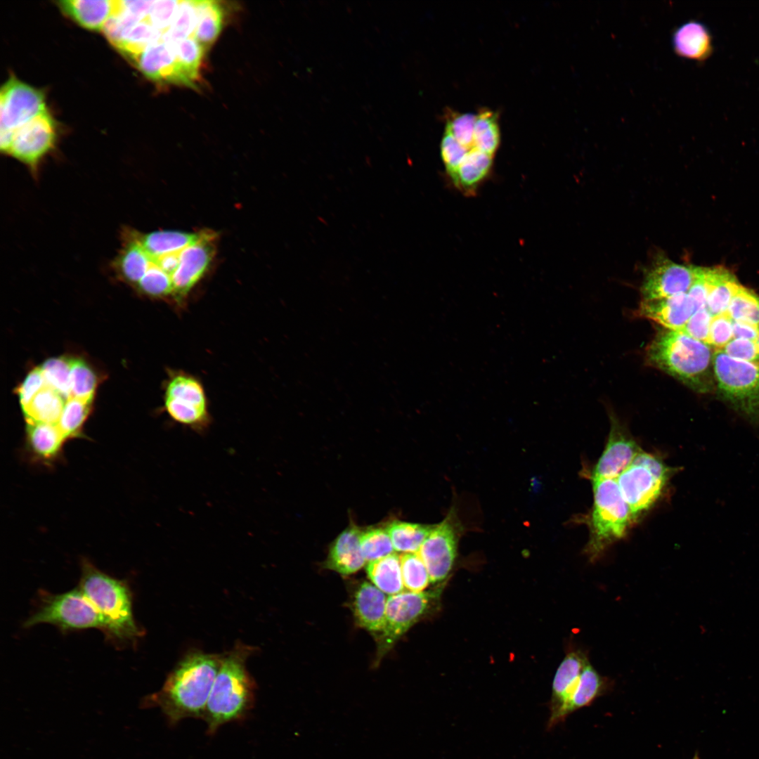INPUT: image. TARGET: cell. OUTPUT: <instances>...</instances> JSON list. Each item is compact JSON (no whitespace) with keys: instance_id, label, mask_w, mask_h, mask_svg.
<instances>
[{"instance_id":"obj_1","label":"cell","mask_w":759,"mask_h":759,"mask_svg":"<svg viewBox=\"0 0 759 759\" xmlns=\"http://www.w3.org/2000/svg\"><path fill=\"white\" fill-rule=\"evenodd\" d=\"M223 654L187 653L168 674L162 688L144 697L142 708H158L169 725L187 718L202 719Z\"/></svg>"},{"instance_id":"obj_2","label":"cell","mask_w":759,"mask_h":759,"mask_svg":"<svg viewBox=\"0 0 759 759\" xmlns=\"http://www.w3.org/2000/svg\"><path fill=\"white\" fill-rule=\"evenodd\" d=\"M256 650L237 642L223 653L202 718L208 734H214L224 724L245 720L254 708L257 685L246 663Z\"/></svg>"},{"instance_id":"obj_3","label":"cell","mask_w":759,"mask_h":759,"mask_svg":"<svg viewBox=\"0 0 759 759\" xmlns=\"http://www.w3.org/2000/svg\"><path fill=\"white\" fill-rule=\"evenodd\" d=\"M81 571L78 588L98 611L107 641L118 648L134 645L143 632L134 616L128 583L103 572L86 559L81 562Z\"/></svg>"},{"instance_id":"obj_4","label":"cell","mask_w":759,"mask_h":759,"mask_svg":"<svg viewBox=\"0 0 759 759\" xmlns=\"http://www.w3.org/2000/svg\"><path fill=\"white\" fill-rule=\"evenodd\" d=\"M713 356L710 345L661 327L646 349L649 365L699 393L714 387Z\"/></svg>"},{"instance_id":"obj_5","label":"cell","mask_w":759,"mask_h":759,"mask_svg":"<svg viewBox=\"0 0 759 759\" xmlns=\"http://www.w3.org/2000/svg\"><path fill=\"white\" fill-rule=\"evenodd\" d=\"M593 505L588 517L589 539L584 552L590 562L623 539L635 523L616 479H592Z\"/></svg>"},{"instance_id":"obj_6","label":"cell","mask_w":759,"mask_h":759,"mask_svg":"<svg viewBox=\"0 0 759 759\" xmlns=\"http://www.w3.org/2000/svg\"><path fill=\"white\" fill-rule=\"evenodd\" d=\"M679 469L668 466L658 455L642 450L616 478L635 521L656 505Z\"/></svg>"},{"instance_id":"obj_7","label":"cell","mask_w":759,"mask_h":759,"mask_svg":"<svg viewBox=\"0 0 759 759\" xmlns=\"http://www.w3.org/2000/svg\"><path fill=\"white\" fill-rule=\"evenodd\" d=\"M715 380L722 398L753 424L759 422V365L713 353Z\"/></svg>"},{"instance_id":"obj_8","label":"cell","mask_w":759,"mask_h":759,"mask_svg":"<svg viewBox=\"0 0 759 759\" xmlns=\"http://www.w3.org/2000/svg\"><path fill=\"white\" fill-rule=\"evenodd\" d=\"M42 623L53 625L62 632L103 628L98 611L79 588L61 594L39 591L37 607L23 627Z\"/></svg>"},{"instance_id":"obj_9","label":"cell","mask_w":759,"mask_h":759,"mask_svg":"<svg viewBox=\"0 0 759 759\" xmlns=\"http://www.w3.org/2000/svg\"><path fill=\"white\" fill-rule=\"evenodd\" d=\"M439 590L428 592L405 591L387 597L385 623L377 635L378 657L384 656L397 640L432 606Z\"/></svg>"},{"instance_id":"obj_10","label":"cell","mask_w":759,"mask_h":759,"mask_svg":"<svg viewBox=\"0 0 759 759\" xmlns=\"http://www.w3.org/2000/svg\"><path fill=\"white\" fill-rule=\"evenodd\" d=\"M56 141V122L46 110L13 131L6 154L36 173L40 162L53 149Z\"/></svg>"},{"instance_id":"obj_11","label":"cell","mask_w":759,"mask_h":759,"mask_svg":"<svg viewBox=\"0 0 759 759\" xmlns=\"http://www.w3.org/2000/svg\"><path fill=\"white\" fill-rule=\"evenodd\" d=\"M43 91L11 76L0 93V129L13 132L45 112Z\"/></svg>"},{"instance_id":"obj_12","label":"cell","mask_w":759,"mask_h":759,"mask_svg":"<svg viewBox=\"0 0 759 759\" xmlns=\"http://www.w3.org/2000/svg\"><path fill=\"white\" fill-rule=\"evenodd\" d=\"M216 238L213 231H200L198 238L182 250L179 266L171 276L173 296L176 300L183 299L207 271L214 254Z\"/></svg>"},{"instance_id":"obj_13","label":"cell","mask_w":759,"mask_h":759,"mask_svg":"<svg viewBox=\"0 0 759 759\" xmlns=\"http://www.w3.org/2000/svg\"><path fill=\"white\" fill-rule=\"evenodd\" d=\"M642 450L628 431L611 416L607 442L592 469L591 480L616 479Z\"/></svg>"},{"instance_id":"obj_14","label":"cell","mask_w":759,"mask_h":759,"mask_svg":"<svg viewBox=\"0 0 759 759\" xmlns=\"http://www.w3.org/2000/svg\"><path fill=\"white\" fill-rule=\"evenodd\" d=\"M417 553L427 569L432 583L447 577L457 553L456 529L450 518L434 526Z\"/></svg>"},{"instance_id":"obj_15","label":"cell","mask_w":759,"mask_h":759,"mask_svg":"<svg viewBox=\"0 0 759 759\" xmlns=\"http://www.w3.org/2000/svg\"><path fill=\"white\" fill-rule=\"evenodd\" d=\"M696 266L663 259L644 275L641 294L643 300L661 299L686 293L692 286Z\"/></svg>"},{"instance_id":"obj_16","label":"cell","mask_w":759,"mask_h":759,"mask_svg":"<svg viewBox=\"0 0 759 759\" xmlns=\"http://www.w3.org/2000/svg\"><path fill=\"white\" fill-rule=\"evenodd\" d=\"M131 62L153 81L189 87L195 86L178 62L174 45L162 38L144 48Z\"/></svg>"},{"instance_id":"obj_17","label":"cell","mask_w":759,"mask_h":759,"mask_svg":"<svg viewBox=\"0 0 759 759\" xmlns=\"http://www.w3.org/2000/svg\"><path fill=\"white\" fill-rule=\"evenodd\" d=\"M588 661L584 652L573 651L566 654L558 667L552 682L548 729H552L566 718L568 703Z\"/></svg>"},{"instance_id":"obj_18","label":"cell","mask_w":759,"mask_h":759,"mask_svg":"<svg viewBox=\"0 0 759 759\" xmlns=\"http://www.w3.org/2000/svg\"><path fill=\"white\" fill-rule=\"evenodd\" d=\"M695 311L696 305L686 292L661 299H642L635 313L656 322L661 327L680 331Z\"/></svg>"},{"instance_id":"obj_19","label":"cell","mask_w":759,"mask_h":759,"mask_svg":"<svg viewBox=\"0 0 759 759\" xmlns=\"http://www.w3.org/2000/svg\"><path fill=\"white\" fill-rule=\"evenodd\" d=\"M671 46L674 53L680 58L704 62L713 52V35L703 22L689 20L673 30Z\"/></svg>"},{"instance_id":"obj_20","label":"cell","mask_w":759,"mask_h":759,"mask_svg":"<svg viewBox=\"0 0 759 759\" xmlns=\"http://www.w3.org/2000/svg\"><path fill=\"white\" fill-rule=\"evenodd\" d=\"M67 440L57 424L27 423L25 448L34 461L48 465L55 462Z\"/></svg>"},{"instance_id":"obj_21","label":"cell","mask_w":759,"mask_h":759,"mask_svg":"<svg viewBox=\"0 0 759 759\" xmlns=\"http://www.w3.org/2000/svg\"><path fill=\"white\" fill-rule=\"evenodd\" d=\"M387 598L386 594L373 584L363 582L355 591L353 610L357 623L377 635L385 623Z\"/></svg>"},{"instance_id":"obj_22","label":"cell","mask_w":759,"mask_h":759,"mask_svg":"<svg viewBox=\"0 0 759 759\" xmlns=\"http://www.w3.org/2000/svg\"><path fill=\"white\" fill-rule=\"evenodd\" d=\"M361 533L356 526L342 531L330 548L325 567L343 576L361 569L365 562L361 549Z\"/></svg>"},{"instance_id":"obj_23","label":"cell","mask_w":759,"mask_h":759,"mask_svg":"<svg viewBox=\"0 0 759 759\" xmlns=\"http://www.w3.org/2000/svg\"><path fill=\"white\" fill-rule=\"evenodd\" d=\"M57 4L67 17L80 26L94 31L103 30L116 7V1L111 0H66Z\"/></svg>"},{"instance_id":"obj_24","label":"cell","mask_w":759,"mask_h":759,"mask_svg":"<svg viewBox=\"0 0 759 759\" xmlns=\"http://www.w3.org/2000/svg\"><path fill=\"white\" fill-rule=\"evenodd\" d=\"M493 157L476 148L469 150L455 174L450 178L454 186L467 195H473L488 176Z\"/></svg>"},{"instance_id":"obj_25","label":"cell","mask_w":759,"mask_h":759,"mask_svg":"<svg viewBox=\"0 0 759 759\" xmlns=\"http://www.w3.org/2000/svg\"><path fill=\"white\" fill-rule=\"evenodd\" d=\"M706 306L712 316L727 311L730 301L741 285L727 270L706 268Z\"/></svg>"},{"instance_id":"obj_26","label":"cell","mask_w":759,"mask_h":759,"mask_svg":"<svg viewBox=\"0 0 759 759\" xmlns=\"http://www.w3.org/2000/svg\"><path fill=\"white\" fill-rule=\"evenodd\" d=\"M366 571L372 584L384 594L394 595L403 592L404 585L400 555L394 552L370 562L366 566Z\"/></svg>"},{"instance_id":"obj_27","label":"cell","mask_w":759,"mask_h":759,"mask_svg":"<svg viewBox=\"0 0 759 759\" xmlns=\"http://www.w3.org/2000/svg\"><path fill=\"white\" fill-rule=\"evenodd\" d=\"M609 687L607 679L602 676L588 661L568 703L566 718L573 712L590 705L597 698L605 694Z\"/></svg>"},{"instance_id":"obj_28","label":"cell","mask_w":759,"mask_h":759,"mask_svg":"<svg viewBox=\"0 0 759 759\" xmlns=\"http://www.w3.org/2000/svg\"><path fill=\"white\" fill-rule=\"evenodd\" d=\"M135 233L141 245L151 256L179 252L194 242L200 234V232L179 231H156L146 234Z\"/></svg>"},{"instance_id":"obj_29","label":"cell","mask_w":759,"mask_h":759,"mask_svg":"<svg viewBox=\"0 0 759 759\" xmlns=\"http://www.w3.org/2000/svg\"><path fill=\"white\" fill-rule=\"evenodd\" d=\"M65 401L59 393L45 387L22 409L26 422L57 424Z\"/></svg>"},{"instance_id":"obj_30","label":"cell","mask_w":759,"mask_h":759,"mask_svg":"<svg viewBox=\"0 0 759 759\" xmlns=\"http://www.w3.org/2000/svg\"><path fill=\"white\" fill-rule=\"evenodd\" d=\"M197 25L193 37L206 50L218 37L223 24V9L215 1H195Z\"/></svg>"},{"instance_id":"obj_31","label":"cell","mask_w":759,"mask_h":759,"mask_svg":"<svg viewBox=\"0 0 759 759\" xmlns=\"http://www.w3.org/2000/svg\"><path fill=\"white\" fill-rule=\"evenodd\" d=\"M434 526L394 521L388 525L387 530L395 550L417 553Z\"/></svg>"},{"instance_id":"obj_32","label":"cell","mask_w":759,"mask_h":759,"mask_svg":"<svg viewBox=\"0 0 759 759\" xmlns=\"http://www.w3.org/2000/svg\"><path fill=\"white\" fill-rule=\"evenodd\" d=\"M164 397L208 408L205 392L201 382L195 377L183 372H175L170 376Z\"/></svg>"},{"instance_id":"obj_33","label":"cell","mask_w":759,"mask_h":759,"mask_svg":"<svg viewBox=\"0 0 759 759\" xmlns=\"http://www.w3.org/2000/svg\"><path fill=\"white\" fill-rule=\"evenodd\" d=\"M500 141V127L496 113L483 110L476 115L474 148L493 157Z\"/></svg>"},{"instance_id":"obj_34","label":"cell","mask_w":759,"mask_h":759,"mask_svg":"<svg viewBox=\"0 0 759 759\" xmlns=\"http://www.w3.org/2000/svg\"><path fill=\"white\" fill-rule=\"evenodd\" d=\"M92 404L91 400L70 397L66 400L57 423L66 439L84 437L82 428Z\"/></svg>"},{"instance_id":"obj_35","label":"cell","mask_w":759,"mask_h":759,"mask_svg":"<svg viewBox=\"0 0 759 759\" xmlns=\"http://www.w3.org/2000/svg\"><path fill=\"white\" fill-rule=\"evenodd\" d=\"M195 1H180L178 10L169 29L163 33L162 39L171 44L193 37L197 25Z\"/></svg>"},{"instance_id":"obj_36","label":"cell","mask_w":759,"mask_h":759,"mask_svg":"<svg viewBox=\"0 0 759 759\" xmlns=\"http://www.w3.org/2000/svg\"><path fill=\"white\" fill-rule=\"evenodd\" d=\"M72 358L64 356L46 360L41 366L46 387L65 400L70 397Z\"/></svg>"},{"instance_id":"obj_37","label":"cell","mask_w":759,"mask_h":759,"mask_svg":"<svg viewBox=\"0 0 759 759\" xmlns=\"http://www.w3.org/2000/svg\"><path fill=\"white\" fill-rule=\"evenodd\" d=\"M727 313L732 320L751 324L759 330V296L740 286L733 296Z\"/></svg>"},{"instance_id":"obj_38","label":"cell","mask_w":759,"mask_h":759,"mask_svg":"<svg viewBox=\"0 0 759 759\" xmlns=\"http://www.w3.org/2000/svg\"><path fill=\"white\" fill-rule=\"evenodd\" d=\"M400 559L404 588L411 592L423 591L431 582L427 569L419 554L403 553Z\"/></svg>"},{"instance_id":"obj_39","label":"cell","mask_w":759,"mask_h":759,"mask_svg":"<svg viewBox=\"0 0 759 759\" xmlns=\"http://www.w3.org/2000/svg\"><path fill=\"white\" fill-rule=\"evenodd\" d=\"M361 549L365 562H372L394 553V547L386 529L372 528L361 533Z\"/></svg>"},{"instance_id":"obj_40","label":"cell","mask_w":759,"mask_h":759,"mask_svg":"<svg viewBox=\"0 0 759 759\" xmlns=\"http://www.w3.org/2000/svg\"><path fill=\"white\" fill-rule=\"evenodd\" d=\"M97 386L95 372L83 360H72L70 397L93 401Z\"/></svg>"},{"instance_id":"obj_41","label":"cell","mask_w":759,"mask_h":759,"mask_svg":"<svg viewBox=\"0 0 759 759\" xmlns=\"http://www.w3.org/2000/svg\"><path fill=\"white\" fill-rule=\"evenodd\" d=\"M175 55L181 68L195 84L205 48L193 37H188L174 44Z\"/></svg>"},{"instance_id":"obj_42","label":"cell","mask_w":759,"mask_h":759,"mask_svg":"<svg viewBox=\"0 0 759 759\" xmlns=\"http://www.w3.org/2000/svg\"><path fill=\"white\" fill-rule=\"evenodd\" d=\"M148 256L149 264L148 269L136 286L141 292L153 297H163L169 294L173 295V285L171 276L160 269L153 261L149 254Z\"/></svg>"},{"instance_id":"obj_43","label":"cell","mask_w":759,"mask_h":759,"mask_svg":"<svg viewBox=\"0 0 759 759\" xmlns=\"http://www.w3.org/2000/svg\"><path fill=\"white\" fill-rule=\"evenodd\" d=\"M476 115L472 113H452L447 118L446 132L469 150L474 148Z\"/></svg>"},{"instance_id":"obj_44","label":"cell","mask_w":759,"mask_h":759,"mask_svg":"<svg viewBox=\"0 0 759 759\" xmlns=\"http://www.w3.org/2000/svg\"><path fill=\"white\" fill-rule=\"evenodd\" d=\"M440 150L446 173L449 178H451L458 170L469 150L456 141L450 134L445 131L441 139Z\"/></svg>"},{"instance_id":"obj_45","label":"cell","mask_w":759,"mask_h":759,"mask_svg":"<svg viewBox=\"0 0 759 759\" xmlns=\"http://www.w3.org/2000/svg\"><path fill=\"white\" fill-rule=\"evenodd\" d=\"M732 323L727 311L713 316L708 344L718 349L724 348L733 338Z\"/></svg>"},{"instance_id":"obj_46","label":"cell","mask_w":759,"mask_h":759,"mask_svg":"<svg viewBox=\"0 0 759 759\" xmlns=\"http://www.w3.org/2000/svg\"><path fill=\"white\" fill-rule=\"evenodd\" d=\"M712 318L713 316L707 307L699 309L694 313L685 327L680 331L708 344Z\"/></svg>"},{"instance_id":"obj_47","label":"cell","mask_w":759,"mask_h":759,"mask_svg":"<svg viewBox=\"0 0 759 759\" xmlns=\"http://www.w3.org/2000/svg\"><path fill=\"white\" fill-rule=\"evenodd\" d=\"M180 1H153L147 15L149 21L156 27L167 31L176 15Z\"/></svg>"},{"instance_id":"obj_48","label":"cell","mask_w":759,"mask_h":759,"mask_svg":"<svg viewBox=\"0 0 759 759\" xmlns=\"http://www.w3.org/2000/svg\"><path fill=\"white\" fill-rule=\"evenodd\" d=\"M45 387L46 384L41 367L31 370L17 388V394L22 410L26 408L34 397Z\"/></svg>"},{"instance_id":"obj_49","label":"cell","mask_w":759,"mask_h":759,"mask_svg":"<svg viewBox=\"0 0 759 759\" xmlns=\"http://www.w3.org/2000/svg\"><path fill=\"white\" fill-rule=\"evenodd\" d=\"M722 351L733 358L759 365V352L755 342L734 338Z\"/></svg>"},{"instance_id":"obj_50","label":"cell","mask_w":759,"mask_h":759,"mask_svg":"<svg viewBox=\"0 0 759 759\" xmlns=\"http://www.w3.org/2000/svg\"><path fill=\"white\" fill-rule=\"evenodd\" d=\"M687 293L693 299L696 311L707 307L706 268L696 267L694 282Z\"/></svg>"},{"instance_id":"obj_51","label":"cell","mask_w":759,"mask_h":759,"mask_svg":"<svg viewBox=\"0 0 759 759\" xmlns=\"http://www.w3.org/2000/svg\"><path fill=\"white\" fill-rule=\"evenodd\" d=\"M732 327L734 338L744 339L756 342L759 337V330L751 324L733 320Z\"/></svg>"},{"instance_id":"obj_52","label":"cell","mask_w":759,"mask_h":759,"mask_svg":"<svg viewBox=\"0 0 759 759\" xmlns=\"http://www.w3.org/2000/svg\"><path fill=\"white\" fill-rule=\"evenodd\" d=\"M756 344H757V346H758V352H759V337L756 341Z\"/></svg>"},{"instance_id":"obj_53","label":"cell","mask_w":759,"mask_h":759,"mask_svg":"<svg viewBox=\"0 0 759 759\" xmlns=\"http://www.w3.org/2000/svg\"><path fill=\"white\" fill-rule=\"evenodd\" d=\"M692 759H699V755H698V754H695V755H694V758H693Z\"/></svg>"}]
</instances>
